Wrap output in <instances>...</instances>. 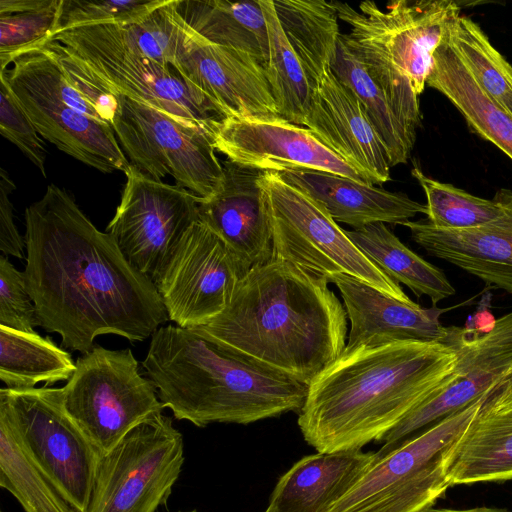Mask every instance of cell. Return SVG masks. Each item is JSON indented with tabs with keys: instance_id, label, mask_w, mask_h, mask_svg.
Instances as JSON below:
<instances>
[{
	"instance_id": "9c48e42d",
	"label": "cell",
	"mask_w": 512,
	"mask_h": 512,
	"mask_svg": "<svg viewBox=\"0 0 512 512\" xmlns=\"http://www.w3.org/2000/svg\"><path fill=\"white\" fill-rule=\"evenodd\" d=\"M22 448L81 512H86L101 455L67 413L62 388L0 389Z\"/></svg>"
},
{
	"instance_id": "ac0fdd59",
	"label": "cell",
	"mask_w": 512,
	"mask_h": 512,
	"mask_svg": "<svg viewBox=\"0 0 512 512\" xmlns=\"http://www.w3.org/2000/svg\"><path fill=\"white\" fill-rule=\"evenodd\" d=\"M174 66L232 116L280 118L265 67L246 52L211 43L190 28Z\"/></svg>"
},
{
	"instance_id": "603a6c76",
	"label": "cell",
	"mask_w": 512,
	"mask_h": 512,
	"mask_svg": "<svg viewBox=\"0 0 512 512\" xmlns=\"http://www.w3.org/2000/svg\"><path fill=\"white\" fill-rule=\"evenodd\" d=\"M279 175L319 202L336 222L354 229L373 223L402 225L417 214H427L426 205L404 193L390 192L338 174L294 170Z\"/></svg>"
},
{
	"instance_id": "d6a6232c",
	"label": "cell",
	"mask_w": 512,
	"mask_h": 512,
	"mask_svg": "<svg viewBox=\"0 0 512 512\" xmlns=\"http://www.w3.org/2000/svg\"><path fill=\"white\" fill-rule=\"evenodd\" d=\"M0 486L18 500L25 512H81L22 448L2 408Z\"/></svg>"
},
{
	"instance_id": "484cf974",
	"label": "cell",
	"mask_w": 512,
	"mask_h": 512,
	"mask_svg": "<svg viewBox=\"0 0 512 512\" xmlns=\"http://www.w3.org/2000/svg\"><path fill=\"white\" fill-rule=\"evenodd\" d=\"M332 72L358 99L387 153L390 166L406 163L421 115L408 109L367 68L340 34Z\"/></svg>"
},
{
	"instance_id": "8d00e7d4",
	"label": "cell",
	"mask_w": 512,
	"mask_h": 512,
	"mask_svg": "<svg viewBox=\"0 0 512 512\" xmlns=\"http://www.w3.org/2000/svg\"><path fill=\"white\" fill-rule=\"evenodd\" d=\"M411 174L425 192L427 221L434 227L471 229L488 224L502 214V207L494 198H481L452 184L432 179L417 166L413 167Z\"/></svg>"
},
{
	"instance_id": "ee69618b",
	"label": "cell",
	"mask_w": 512,
	"mask_h": 512,
	"mask_svg": "<svg viewBox=\"0 0 512 512\" xmlns=\"http://www.w3.org/2000/svg\"><path fill=\"white\" fill-rule=\"evenodd\" d=\"M189 512H197L196 510H193V511H189Z\"/></svg>"
},
{
	"instance_id": "7402d4cb",
	"label": "cell",
	"mask_w": 512,
	"mask_h": 512,
	"mask_svg": "<svg viewBox=\"0 0 512 512\" xmlns=\"http://www.w3.org/2000/svg\"><path fill=\"white\" fill-rule=\"evenodd\" d=\"M330 283L338 288L350 321L343 352L395 341L445 343L449 336V327L440 322L443 310L436 306L395 299L347 274L334 275Z\"/></svg>"
},
{
	"instance_id": "277c9868",
	"label": "cell",
	"mask_w": 512,
	"mask_h": 512,
	"mask_svg": "<svg viewBox=\"0 0 512 512\" xmlns=\"http://www.w3.org/2000/svg\"><path fill=\"white\" fill-rule=\"evenodd\" d=\"M142 365L164 408L201 428L299 412L308 391L296 379L171 324L152 334Z\"/></svg>"
},
{
	"instance_id": "8fae6325",
	"label": "cell",
	"mask_w": 512,
	"mask_h": 512,
	"mask_svg": "<svg viewBox=\"0 0 512 512\" xmlns=\"http://www.w3.org/2000/svg\"><path fill=\"white\" fill-rule=\"evenodd\" d=\"M111 123L132 164L156 180L170 175L176 185L207 199L219 189L223 166L209 131L180 121L140 101L116 94Z\"/></svg>"
},
{
	"instance_id": "2e32d148",
	"label": "cell",
	"mask_w": 512,
	"mask_h": 512,
	"mask_svg": "<svg viewBox=\"0 0 512 512\" xmlns=\"http://www.w3.org/2000/svg\"><path fill=\"white\" fill-rule=\"evenodd\" d=\"M47 42L78 60L106 90L145 103L180 121L211 133L213 123L232 116L216 100L184 78L173 65Z\"/></svg>"
},
{
	"instance_id": "ffe728a7",
	"label": "cell",
	"mask_w": 512,
	"mask_h": 512,
	"mask_svg": "<svg viewBox=\"0 0 512 512\" xmlns=\"http://www.w3.org/2000/svg\"><path fill=\"white\" fill-rule=\"evenodd\" d=\"M493 198L501 205L502 214L483 226L440 229L427 220H409L402 225L429 255L512 294V190L500 189Z\"/></svg>"
},
{
	"instance_id": "52a82bcc",
	"label": "cell",
	"mask_w": 512,
	"mask_h": 512,
	"mask_svg": "<svg viewBox=\"0 0 512 512\" xmlns=\"http://www.w3.org/2000/svg\"><path fill=\"white\" fill-rule=\"evenodd\" d=\"M483 398L376 459L329 512H420L450 487L447 450L479 412Z\"/></svg>"
},
{
	"instance_id": "ba28073f",
	"label": "cell",
	"mask_w": 512,
	"mask_h": 512,
	"mask_svg": "<svg viewBox=\"0 0 512 512\" xmlns=\"http://www.w3.org/2000/svg\"><path fill=\"white\" fill-rule=\"evenodd\" d=\"M64 407L101 456L139 423L163 411L157 390L130 349L95 345L62 387Z\"/></svg>"
},
{
	"instance_id": "cb8c5ba5",
	"label": "cell",
	"mask_w": 512,
	"mask_h": 512,
	"mask_svg": "<svg viewBox=\"0 0 512 512\" xmlns=\"http://www.w3.org/2000/svg\"><path fill=\"white\" fill-rule=\"evenodd\" d=\"M374 461L361 449L305 456L279 478L264 512H329Z\"/></svg>"
},
{
	"instance_id": "4dcf8cb0",
	"label": "cell",
	"mask_w": 512,
	"mask_h": 512,
	"mask_svg": "<svg viewBox=\"0 0 512 512\" xmlns=\"http://www.w3.org/2000/svg\"><path fill=\"white\" fill-rule=\"evenodd\" d=\"M345 233L376 266L417 297L427 296L436 306L456 293L441 269L408 248L385 223H373Z\"/></svg>"
},
{
	"instance_id": "3957f363",
	"label": "cell",
	"mask_w": 512,
	"mask_h": 512,
	"mask_svg": "<svg viewBox=\"0 0 512 512\" xmlns=\"http://www.w3.org/2000/svg\"><path fill=\"white\" fill-rule=\"evenodd\" d=\"M329 282L279 259L250 268L227 307L194 331L308 385L344 351L347 313Z\"/></svg>"
},
{
	"instance_id": "1f68e13d",
	"label": "cell",
	"mask_w": 512,
	"mask_h": 512,
	"mask_svg": "<svg viewBox=\"0 0 512 512\" xmlns=\"http://www.w3.org/2000/svg\"><path fill=\"white\" fill-rule=\"evenodd\" d=\"M76 369L69 352L50 337L0 326V380L8 389L68 381Z\"/></svg>"
},
{
	"instance_id": "4fadbf2b",
	"label": "cell",
	"mask_w": 512,
	"mask_h": 512,
	"mask_svg": "<svg viewBox=\"0 0 512 512\" xmlns=\"http://www.w3.org/2000/svg\"><path fill=\"white\" fill-rule=\"evenodd\" d=\"M106 228L126 260L154 284L186 230L199 219L200 197L153 179L131 163Z\"/></svg>"
},
{
	"instance_id": "b9f144b4",
	"label": "cell",
	"mask_w": 512,
	"mask_h": 512,
	"mask_svg": "<svg viewBox=\"0 0 512 512\" xmlns=\"http://www.w3.org/2000/svg\"><path fill=\"white\" fill-rule=\"evenodd\" d=\"M16 185L10 175L0 168V251L5 256L24 257L25 238L19 233L13 218L10 194Z\"/></svg>"
},
{
	"instance_id": "7a4b0ae2",
	"label": "cell",
	"mask_w": 512,
	"mask_h": 512,
	"mask_svg": "<svg viewBox=\"0 0 512 512\" xmlns=\"http://www.w3.org/2000/svg\"><path fill=\"white\" fill-rule=\"evenodd\" d=\"M457 355L442 342L395 341L343 352L309 384L299 411L317 452L361 449L453 381Z\"/></svg>"
},
{
	"instance_id": "d6986e66",
	"label": "cell",
	"mask_w": 512,
	"mask_h": 512,
	"mask_svg": "<svg viewBox=\"0 0 512 512\" xmlns=\"http://www.w3.org/2000/svg\"><path fill=\"white\" fill-rule=\"evenodd\" d=\"M223 179L210 198L200 199L199 218L212 227L250 268L273 258L264 171L225 160Z\"/></svg>"
},
{
	"instance_id": "d590c367",
	"label": "cell",
	"mask_w": 512,
	"mask_h": 512,
	"mask_svg": "<svg viewBox=\"0 0 512 512\" xmlns=\"http://www.w3.org/2000/svg\"><path fill=\"white\" fill-rule=\"evenodd\" d=\"M61 0H0V71L55 33Z\"/></svg>"
},
{
	"instance_id": "e575fe53",
	"label": "cell",
	"mask_w": 512,
	"mask_h": 512,
	"mask_svg": "<svg viewBox=\"0 0 512 512\" xmlns=\"http://www.w3.org/2000/svg\"><path fill=\"white\" fill-rule=\"evenodd\" d=\"M446 38L481 89L512 117V65L481 27L459 15L449 23Z\"/></svg>"
},
{
	"instance_id": "f35d334b",
	"label": "cell",
	"mask_w": 512,
	"mask_h": 512,
	"mask_svg": "<svg viewBox=\"0 0 512 512\" xmlns=\"http://www.w3.org/2000/svg\"><path fill=\"white\" fill-rule=\"evenodd\" d=\"M0 132L46 177L44 141L13 93L3 72H0Z\"/></svg>"
},
{
	"instance_id": "60d3db41",
	"label": "cell",
	"mask_w": 512,
	"mask_h": 512,
	"mask_svg": "<svg viewBox=\"0 0 512 512\" xmlns=\"http://www.w3.org/2000/svg\"><path fill=\"white\" fill-rule=\"evenodd\" d=\"M58 60L72 86L96 109L100 118L111 124L118 108L117 95L106 90L78 60L50 42L42 45Z\"/></svg>"
},
{
	"instance_id": "74e56055",
	"label": "cell",
	"mask_w": 512,
	"mask_h": 512,
	"mask_svg": "<svg viewBox=\"0 0 512 512\" xmlns=\"http://www.w3.org/2000/svg\"><path fill=\"white\" fill-rule=\"evenodd\" d=\"M167 0H61L55 33L110 23L138 21Z\"/></svg>"
},
{
	"instance_id": "6da1fadb",
	"label": "cell",
	"mask_w": 512,
	"mask_h": 512,
	"mask_svg": "<svg viewBox=\"0 0 512 512\" xmlns=\"http://www.w3.org/2000/svg\"><path fill=\"white\" fill-rule=\"evenodd\" d=\"M25 216L27 289L41 326L86 353L97 336L143 341L169 320L155 284L55 184Z\"/></svg>"
},
{
	"instance_id": "5bb4252c",
	"label": "cell",
	"mask_w": 512,
	"mask_h": 512,
	"mask_svg": "<svg viewBox=\"0 0 512 512\" xmlns=\"http://www.w3.org/2000/svg\"><path fill=\"white\" fill-rule=\"evenodd\" d=\"M249 270L229 244L199 218L183 234L155 286L169 320L193 329L227 307Z\"/></svg>"
},
{
	"instance_id": "8992f818",
	"label": "cell",
	"mask_w": 512,
	"mask_h": 512,
	"mask_svg": "<svg viewBox=\"0 0 512 512\" xmlns=\"http://www.w3.org/2000/svg\"><path fill=\"white\" fill-rule=\"evenodd\" d=\"M260 183L267 195L274 259L287 261L329 283L334 275L347 274L390 297L412 301L310 195L284 181L278 172L264 171Z\"/></svg>"
},
{
	"instance_id": "ab89813d",
	"label": "cell",
	"mask_w": 512,
	"mask_h": 512,
	"mask_svg": "<svg viewBox=\"0 0 512 512\" xmlns=\"http://www.w3.org/2000/svg\"><path fill=\"white\" fill-rule=\"evenodd\" d=\"M0 326L29 333L41 326L24 272L17 270L3 254L0 255Z\"/></svg>"
},
{
	"instance_id": "44dd1931",
	"label": "cell",
	"mask_w": 512,
	"mask_h": 512,
	"mask_svg": "<svg viewBox=\"0 0 512 512\" xmlns=\"http://www.w3.org/2000/svg\"><path fill=\"white\" fill-rule=\"evenodd\" d=\"M305 127L370 184L390 180L391 166L378 134L356 96L332 71L313 92Z\"/></svg>"
},
{
	"instance_id": "30bf717a",
	"label": "cell",
	"mask_w": 512,
	"mask_h": 512,
	"mask_svg": "<svg viewBox=\"0 0 512 512\" xmlns=\"http://www.w3.org/2000/svg\"><path fill=\"white\" fill-rule=\"evenodd\" d=\"M184 460L183 436L172 419L150 416L101 457L86 512H156Z\"/></svg>"
},
{
	"instance_id": "7bdbcfd3",
	"label": "cell",
	"mask_w": 512,
	"mask_h": 512,
	"mask_svg": "<svg viewBox=\"0 0 512 512\" xmlns=\"http://www.w3.org/2000/svg\"><path fill=\"white\" fill-rule=\"evenodd\" d=\"M420 512H512L507 509L495 508V507H474L468 509H448V508H426Z\"/></svg>"
},
{
	"instance_id": "f1b7e54d",
	"label": "cell",
	"mask_w": 512,
	"mask_h": 512,
	"mask_svg": "<svg viewBox=\"0 0 512 512\" xmlns=\"http://www.w3.org/2000/svg\"><path fill=\"white\" fill-rule=\"evenodd\" d=\"M174 5L188 27L205 40L246 52L266 66L269 38L259 0H175Z\"/></svg>"
},
{
	"instance_id": "f546056e",
	"label": "cell",
	"mask_w": 512,
	"mask_h": 512,
	"mask_svg": "<svg viewBox=\"0 0 512 512\" xmlns=\"http://www.w3.org/2000/svg\"><path fill=\"white\" fill-rule=\"evenodd\" d=\"M280 25L299 58L312 91L332 71L340 36L332 0H276Z\"/></svg>"
},
{
	"instance_id": "836d02e7",
	"label": "cell",
	"mask_w": 512,
	"mask_h": 512,
	"mask_svg": "<svg viewBox=\"0 0 512 512\" xmlns=\"http://www.w3.org/2000/svg\"><path fill=\"white\" fill-rule=\"evenodd\" d=\"M268 29L266 76L280 118L305 127L313 91L304 68L290 45L272 0H259Z\"/></svg>"
},
{
	"instance_id": "9a60e30c",
	"label": "cell",
	"mask_w": 512,
	"mask_h": 512,
	"mask_svg": "<svg viewBox=\"0 0 512 512\" xmlns=\"http://www.w3.org/2000/svg\"><path fill=\"white\" fill-rule=\"evenodd\" d=\"M445 344L457 355L455 376L445 388L428 398L392 428L376 452L383 457L403 443L481 398L512 371V311L496 318L493 327L477 333L449 327Z\"/></svg>"
},
{
	"instance_id": "83f0119b",
	"label": "cell",
	"mask_w": 512,
	"mask_h": 512,
	"mask_svg": "<svg viewBox=\"0 0 512 512\" xmlns=\"http://www.w3.org/2000/svg\"><path fill=\"white\" fill-rule=\"evenodd\" d=\"M426 85L443 94L469 127L512 160V117L477 84L449 44L446 33L433 55Z\"/></svg>"
},
{
	"instance_id": "4316f807",
	"label": "cell",
	"mask_w": 512,
	"mask_h": 512,
	"mask_svg": "<svg viewBox=\"0 0 512 512\" xmlns=\"http://www.w3.org/2000/svg\"><path fill=\"white\" fill-rule=\"evenodd\" d=\"M450 486L512 479V410L479 412L447 450Z\"/></svg>"
},
{
	"instance_id": "d4e9b609",
	"label": "cell",
	"mask_w": 512,
	"mask_h": 512,
	"mask_svg": "<svg viewBox=\"0 0 512 512\" xmlns=\"http://www.w3.org/2000/svg\"><path fill=\"white\" fill-rule=\"evenodd\" d=\"M174 3L175 0H167L138 21L72 28L54 34L48 41L69 48L137 56L174 66L190 33Z\"/></svg>"
},
{
	"instance_id": "7c38bea8",
	"label": "cell",
	"mask_w": 512,
	"mask_h": 512,
	"mask_svg": "<svg viewBox=\"0 0 512 512\" xmlns=\"http://www.w3.org/2000/svg\"><path fill=\"white\" fill-rule=\"evenodd\" d=\"M348 38L406 76L418 96L424 91L433 55L449 23L460 14L452 0H397L382 10L373 1L350 4L332 0Z\"/></svg>"
},
{
	"instance_id": "e0dca14e",
	"label": "cell",
	"mask_w": 512,
	"mask_h": 512,
	"mask_svg": "<svg viewBox=\"0 0 512 512\" xmlns=\"http://www.w3.org/2000/svg\"><path fill=\"white\" fill-rule=\"evenodd\" d=\"M211 135L217 151L243 166L278 173L322 171L369 183L309 128L281 118L229 116L213 123Z\"/></svg>"
},
{
	"instance_id": "5b68a950",
	"label": "cell",
	"mask_w": 512,
	"mask_h": 512,
	"mask_svg": "<svg viewBox=\"0 0 512 512\" xmlns=\"http://www.w3.org/2000/svg\"><path fill=\"white\" fill-rule=\"evenodd\" d=\"M0 72L43 138L103 173L127 172L131 162L111 124L72 86L48 48L28 51Z\"/></svg>"
}]
</instances>
